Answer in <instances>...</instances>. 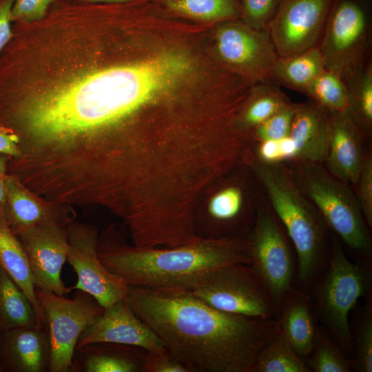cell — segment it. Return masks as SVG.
I'll list each match as a JSON object with an SVG mask.
<instances>
[{
    "label": "cell",
    "instance_id": "obj_42",
    "mask_svg": "<svg viewBox=\"0 0 372 372\" xmlns=\"http://www.w3.org/2000/svg\"><path fill=\"white\" fill-rule=\"evenodd\" d=\"M1 336V332H0ZM0 372H4V368L2 363L1 355V346H0Z\"/></svg>",
    "mask_w": 372,
    "mask_h": 372
},
{
    "label": "cell",
    "instance_id": "obj_37",
    "mask_svg": "<svg viewBox=\"0 0 372 372\" xmlns=\"http://www.w3.org/2000/svg\"><path fill=\"white\" fill-rule=\"evenodd\" d=\"M143 372L191 371L165 349L161 351H147L143 363Z\"/></svg>",
    "mask_w": 372,
    "mask_h": 372
},
{
    "label": "cell",
    "instance_id": "obj_39",
    "mask_svg": "<svg viewBox=\"0 0 372 372\" xmlns=\"http://www.w3.org/2000/svg\"><path fill=\"white\" fill-rule=\"evenodd\" d=\"M0 154L11 158L19 159L21 156L20 138L12 130L0 123Z\"/></svg>",
    "mask_w": 372,
    "mask_h": 372
},
{
    "label": "cell",
    "instance_id": "obj_36",
    "mask_svg": "<svg viewBox=\"0 0 372 372\" xmlns=\"http://www.w3.org/2000/svg\"><path fill=\"white\" fill-rule=\"evenodd\" d=\"M358 201L369 227L372 226V159L364 157L358 180Z\"/></svg>",
    "mask_w": 372,
    "mask_h": 372
},
{
    "label": "cell",
    "instance_id": "obj_13",
    "mask_svg": "<svg viewBox=\"0 0 372 372\" xmlns=\"http://www.w3.org/2000/svg\"><path fill=\"white\" fill-rule=\"evenodd\" d=\"M334 0H282L267 31L279 56L317 46Z\"/></svg>",
    "mask_w": 372,
    "mask_h": 372
},
{
    "label": "cell",
    "instance_id": "obj_33",
    "mask_svg": "<svg viewBox=\"0 0 372 372\" xmlns=\"http://www.w3.org/2000/svg\"><path fill=\"white\" fill-rule=\"evenodd\" d=\"M282 0H239L245 24L258 30H267Z\"/></svg>",
    "mask_w": 372,
    "mask_h": 372
},
{
    "label": "cell",
    "instance_id": "obj_7",
    "mask_svg": "<svg viewBox=\"0 0 372 372\" xmlns=\"http://www.w3.org/2000/svg\"><path fill=\"white\" fill-rule=\"evenodd\" d=\"M372 0H334L318 44L326 69L344 80L369 58Z\"/></svg>",
    "mask_w": 372,
    "mask_h": 372
},
{
    "label": "cell",
    "instance_id": "obj_12",
    "mask_svg": "<svg viewBox=\"0 0 372 372\" xmlns=\"http://www.w3.org/2000/svg\"><path fill=\"white\" fill-rule=\"evenodd\" d=\"M215 47L220 60L251 83H274L273 69L279 56L267 30L224 21L216 32Z\"/></svg>",
    "mask_w": 372,
    "mask_h": 372
},
{
    "label": "cell",
    "instance_id": "obj_38",
    "mask_svg": "<svg viewBox=\"0 0 372 372\" xmlns=\"http://www.w3.org/2000/svg\"><path fill=\"white\" fill-rule=\"evenodd\" d=\"M14 0H0V54L13 36L11 17Z\"/></svg>",
    "mask_w": 372,
    "mask_h": 372
},
{
    "label": "cell",
    "instance_id": "obj_21",
    "mask_svg": "<svg viewBox=\"0 0 372 372\" xmlns=\"http://www.w3.org/2000/svg\"><path fill=\"white\" fill-rule=\"evenodd\" d=\"M147 353L136 346L92 343L75 349L71 372H143Z\"/></svg>",
    "mask_w": 372,
    "mask_h": 372
},
{
    "label": "cell",
    "instance_id": "obj_26",
    "mask_svg": "<svg viewBox=\"0 0 372 372\" xmlns=\"http://www.w3.org/2000/svg\"><path fill=\"white\" fill-rule=\"evenodd\" d=\"M348 104L346 112L364 135L372 131V62L369 58L344 80Z\"/></svg>",
    "mask_w": 372,
    "mask_h": 372
},
{
    "label": "cell",
    "instance_id": "obj_30",
    "mask_svg": "<svg viewBox=\"0 0 372 372\" xmlns=\"http://www.w3.org/2000/svg\"><path fill=\"white\" fill-rule=\"evenodd\" d=\"M325 330L319 329L311 352L304 358L311 372L353 371L351 358Z\"/></svg>",
    "mask_w": 372,
    "mask_h": 372
},
{
    "label": "cell",
    "instance_id": "obj_14",
    "mask_svg": "<svg viewBox=\"0 0 372 372\" xmlns=\"http://www.w3.org/2000/svg\"><path fill=\"white\" fill-rule=\"evenodd\" d=\"M32 274L35 287L66 295L72 291L61 278L69 249L67 226L56 223L37 225L17 235Z\"/></svg>",
    "mask_w": 372,
    "mask_h": 372
},
{
    "label": "cell",
    "instance_id": "obj_2",
    "mask_svg": "<svg viewBox=\"0 0 372 372\" xmlns=\"http://www.w3.org/2000/svg\"><path fill=\"white\" fill-rule=\"evenodd\" d=\"M124 299L191 372H252L279 330L276 318L222 311L187 289L129 286Z\"/></svg>",
    "mask_w": 372,
    "mask_h": 372
},
{
    "label": "cell",
    "instance_id": "obj_32",
    "mask_svg": "<svg viewBox=\"0 0 372 372\" xmlns=\"http://www.w3.org/2000/svg\"><path fill=\"white\" fill-rule=\"evenodd\" d=\"M296 107V103H291L273 114L252 131L251 140L259 143L289 136Z\"/></svg>",
    "mask_w": 372,
    "mask_h": 372
},
{
    "label": "cell",
    "instance_id": "obj_31",
    "mask_svg": "<svg viewBox=\"0 0 372 372\" xmlns=\"http://www.w3.org/2000/svg\"><path fill=\"white\" fill-rule=\"evenodd\" d=\"M351 332L353 371H372V295L364 300Z\"/></svg>",
    "mask_w": 372,
    "mask_h": 372
},
{
    "label": "cell",
    "instance_id": "obj_16",
    "mask_svg": "<svg viewBox=\"0 0 372 372\" xmlns=\"http://www.w3.org/2000/svg\"><path fill=\"white\" fill-rule=\"evenodd\" d=\"M362 136L346 111L329 112V138L323 163L330 174L346 184L358 183L364 159Z\"/></svg>",
    "mask_w": 372,
    "mask_h": 372
},
{
    "label": "cell",
    "instance_id": "obj_9",
    "mask_svg": "<svg viewBox=\"0 0 372 372\" xmlns=\"http://www.w3.org/2000/svg\"><path fill=\"white\" fill-rule=\"evenodd\" d=\"M71 298L35 287L37 300L48 328L50 372H71L79 336L103 312L104 308L87 292L75 290Z\"/></svg>",
    "mask_w": 372,
    "mask_h": 372
},
{
    "label": "cell",
    "instance_id": "obj_4",
    "mask_svg": "<svg viewBox=\"0 0 372 372\" xmlns=\"http://www.w3.org/2000/svg\"><path fill=\"white\" fill-rule=\"evenodd\" d=\"M244 161L263 187L273 212L293 244L297 256L296 280L301 287L299 289L307 293L313 288L324 267L325 238L329 227L290 170L282 164L258 160L250 148Z\"/></svg>",
    "mask_w": 372,
    "mask_h": 372
},
{
    "label": "cell",
    "instance_id": "obj_22",
    "mask_svg": "<svg viewBox=\"0 0 372 372\" xmlns=\"http://www.w3.org/2000/svg\"><path fill=\"white\" fill-rule=\"evenodd\" d=\"M0 264L28 296L38 321L47 323L36 296L32 274L23 247L4 218H0Z\"/></svg>",
    "mask_w": 372,
    "mask_h": 372
},
{
    "label": "cell",
    "instance_id": "obj_25",
    "mask_svg": "<svg viewBox=\"0 0 372 372\" xmlns=\"http://www.w3.org/2000/svg\"><path fill=\"white\" fill-rule=\"evenodd\" d=\"M39 322L28 296L0 264V332Z\"/></svg>",
    "mask_w": 372,
    "mask_h": 372
},
{
    "label": "cell",
    "instance_id": "obj_15",
    "mask_svg": "<svg viewBox=\"0 0 372 372\" xmlns=\"http://www.w3.org/2000/svg\"><path fill=\"white\" fill-rule=\"evenodd\" d=\"M102 342L139 347L147 351L165 350L155 332L124 298L104 308L103 313L82 332L76 349Z\"/></svg>",
    "mask_w": 372,
    "mask_h": 372
},
{
    "label": "cell",
    "instance_id": "obj_41",
    "mask_svg": "<svg viewBox=\"0 0 372 372\" xmlns=\"http://www.w3.org/2000/svg\"><path fill=\"white\" fill-rule=\"evenodd\" d=\"M83 2L92 3H121L134 0H77Z\"/></svg>",
    "mask_w": 372,
    "mask_h": 372
},
{
    "label": "cell",
    "instance_id": "obj_18",
    "mask_svg": "<svg viewBox=\"0 0 372 372\" xmlns=\"http://www.w3.org/2000/svg\"><path fill=\"white\" fill-rule=\"evenodd\" d=\"M5 189V220L16 235L45 223H56L67 226L72 222L70 215L56 210L35 196L16 175H6Z\"/></svg>",
    "mask_w": 372,
    "mask_h": 372
},
{
    "label": "cell",
    "instance_id": "obj_6",
    "mask_svg": "<svg viewBox=\"0 0 372 372\" xmlns=\"http://www.w3.org/2000/svg\"><path fill=\"white\" fill-rule=\"evenodd\" d=\"M320 163L298 161L290 170L327 227L360 257L371 260V241L357 197Z\"/></svg>",
    "mask_w": 372,
    "mask_h": 372
},
{
    "label": "cell",
    "instance_id": "obj_23",
    "mask_svg": "<svg viewBox=\"0 0 372 372\" xmlns=\"http://www.w3.org/2000/svg\"><path fill=\"white\" fill-rule=\"evenodd\" d=\"M291 103L276 83H256L237 114L236 126L250 138L256 127Z\"/></svg>",
    "mask_w": 372,
    "mask_h": 372
},
{
    "label": "cell",
    "instance_id": "obj_40",
    "mask_svg": "<svg viewBox=\"0 0 372 372\" xmlns=\"http://www.w3.org/2000/svg\"><path fill=\"white\" fill-rule=\"evenodd\" d=\"M10 158L8 156L0 154V218L4 219L6 206L5 177L7 174L6 171Z\"/></svg>",
    "mask_w": 372,
    "mask_h": 372
},
{
    "label": "cell",
    "instance_id": "obj_17",
    "mask_svg": "<svg viewBox=\"0 0 372 372\" xmlns=\"http://www.w3.org/2000/svg\"><path fill=\"white\" fill-rule=\"evenodd\" d=\"M4 372H50L51 346L47 323L1 332Z\"/></svg>",
    "mask_w": 372,
    "mask_h": 372
},
{
    "label": "cell",
    "instance_id": "obj_5",
    "mask_svg": "<svg viewBox=\"0 0 372 372\" xmlns=\"http://www.w3.org/2000/svg\"><path fill=\"white\" fill-rule=\"evenodd\" d=\"M371 260L352 262L334 239L329 263L313 287V308L325 330L347 355L353 341L349 315L358 301L372 295Z\"/></svg>",
    "mask_w": 372,
    "mask_h": 372
},
{
    "label": "cell",
    "instance_id": "obj_28",
    "mask_svg": "<svg viewBox=\"0 0 372 372\" xmlns=\"http://www.w3.org/2000/svg\"><path fill=\"white\" fill-rule=\"evenodd\" d=\"M169 11L206 22H220L241 18L239 0H162Z\"/></svg>",
    "mask_w": 372,
    "mask_h": 372
},
{
    "label": "cell",
    "instance_id": "obj_1",
    "mask_svg": "<svg viewBox=\"0 0 372 372\" xmlns=\"http://www.w3.org/2000/svg\"><path fill=\"white\" fill-rule=\"evenodd\" d=\"M52 70L23 75L10 103L11 123L22 139L46 143L95 141L99 165L109 168L148 154L156 144L145 124L151 111L189 74L184 54L167 52L144 60L101 65L65 51ZM150 119V118H149Z\"/></svg>",
    "mask_w": 372,
    "mask_h": 372
},
{
    "label": "cell",
    "instance_id": "obj_3",
    "mask_svg": "<svg viewBox=\"0 0 372 372\" xmlns=\"http://www.w3.org/2000/svg\"><path fill=\"white\" fill-rule=\"evenodd\" d=\"M124 233L110 227L99 238L97 251L105 267L129 286L191 290L219 267L251 264L246 238L143 248L127 245Z\"/></svg>",
    "mask_w": 372,
    "mask_h": 372
},
{
    "label": "cell",
    "instance_id": "obj_8",
    "mask_svg": "<svg viewBox=\"0 0 372 372\" xmlns=\"http://www.w3.org/2000/svg\"><path fill=\"white\" fill-rule=\"evenodd\" d=\"M211 307L237 315L276 318V309L267 286L250 265L219 267L189 290Z\"/></svg>",
    "mask_w": 372,
    "mask_h": 372
},
{
    "label": "cell",
    "instance_id": "obj_10",
    "mask_svg": "<svg viewBox=\"0 0 372 372\" xmlns=\"http://www.w3.org/2000/svg\"><path fill=\"white\" fill-rule=\"evenodd\" d=\"M246 239L251 266L267 286L277 311L282 296L293 287L296 270L285 234L272 209L266 205L256 209Z\"/></svg>",
    "mask_w": 372,
    "mask_h": 372
},
{
    "label": "cell",
    "instance_id": "obj_20",
    "mask_svg": "<svg viewBox=\"0 0 372 372\" xmlns=\"http://www.w3.org/2000/svg\"><path fill=\"white\" fill-rule=\"evenodd\" d=\"M289 136L298 152L297 161L323 163L329 138V111L311 99L298 103Z\"/></svg>",
    "mask_w": 372,
    "mask_h": 372
},
{
    "label": "cell",
    "instance_id": "obj_24",
    "mask_svg": "<svg viewBox=\"0 0 372 372\" xmlns=\"http://www.w3.org/2000/svg\"><path fill=\"white\" fill-rule=\"evenodd\" d=\"M325 68L317 45L291 56H278L273 69V80L276 84L301 92Z\"/></svg>",
    "mask_w": 372,
    "mask_h": 372
},
{
    "label": "cell",
    "instance_id": "obj_35",
    "mask_svg": "<svg viewBox=\"0 0 372 372\" xmlns=\"http://www.w3.org/2000/svg\"><path fill=\"white\" fill-rule=\"evenodd\" d=\"M54 0H14L11 12L13 23L32 24L41 21Z\"/></svg>",
    "mask_w": 372,
    "mask_h": 372
},
{
    "label": "cell",
    "instance_id": "obj_27",
    "mask_svg": "<svg viewBox=\"0 0 372 372\" xmlns=\"http://www.w3.org/2000/svg\"><path fill=\"white\" fill-rule=\"evenodd\" d=\"M252 372H311L279 329L260 352Z\"/></svg>",
    "mask_w": 372,
    "mask_h": 372
},
{
    "label": "cell",
    "instance_id": "obj_34",
    "mask_svg": "<svg viewBox=\"0 0 372 372\" xmlns=\"http://www.w3.org/2000/svg\"><path fill=\"white\" fill-rule=\"evenodd\" d=\"M253 154L258 160L270 164L298 161V152L289 136L278 140L257 143Z\"/></svg>",
    "mask_w": 372,
    "mask_h": 372
},
{
    "label": "cell",
    "instance_id": "obj_29",
    "mask_svg": "<svg viewBox=\"0 0 372 372\" xmlns=\"http://www.w3.org/2000/svg\"><path fill=\"white\" fill-rule=\"evenodd\" d=\"M301 92L329 112L347 110V86L342 76L334 71L325 68Z\"/></svg>",
    "mask_w": 372,
    "mask_h": 372
},
{
    "label": "cell",
    "instance_id": "obj_11",
    "mask_svg": "<svg viewBox=\"0 0 372 372\" xmlns=\"http://www.w3.org/2000/svg\"><path fill=\"white\" fill-rule=\"evenodd\" d=\"M69 249L67 260L77 276L72 290H81L93 296L103 307L123 299L129 285L109 271L98 255L99 235L96 227L70 223L67 225Z\"/></svg>",
    "mask_w": 372,
    "mask_h": 372
},
{
    "label": "cell",
    "instance_id": "obj_19",
    "mask_svg": "<svg viewBox=\"0 0 372 372\" xmlns=\"http://www.w3.org/2000/svg\"><path fill=\"white\" fill-rule=\"evenodd\" d=\"M276 320L279 329L304 360L313 347L320 329L311 297L293 286L281 298Z\"/></svg>",
    "mask_w": 372,
    "mask_h": 372
}]
</instances>
